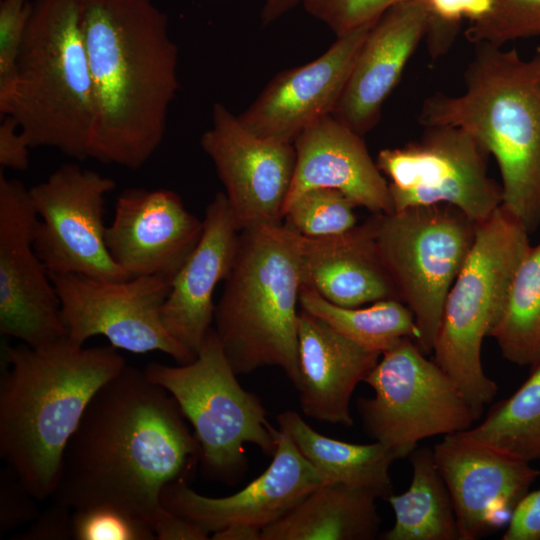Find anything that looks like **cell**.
Returning a JSON list of instances; mask_svg holds the SVG:
<instances>
[{
  "label": "cell",
  "mask_w": 540,
  "mask_h": 540,
  "mask_svg": "<svg viewBox=\"0 0 540 540\" xmlns=\"http://www.w3.org/2000/svg\"><path fill=\"white\" fill-rule=\"evenodd\" d=\"M199 456L173 397L126 365L93 396L63 452L55 503L118 509L153 529L161 493Z\"/></svg>",
  "instance_id": "cell-1"
},
{
  "label": "cell",
  "mask_w": 540,
  "mask_h": 540,
  "mask_svg": "<svg viewBox=\"0 0 540 540\" xmlns=\"http://www.w3.org/2000/svg\"><path fill=\"white\" fill-rule=\"evenodd\" d=\"M96 102L91 158L141 168L164 139L178 49L152 0H81Z\"/></svg>",
  "instance_id": "cell-2"
},
{
  "label": "cell",
  "mask_w": 540,
  "mask_h": 540,
  "mask_svg": "<svg viewBox=\"0 0 540 540\" xmlns=\"http://www.w3.org/2000/svg\"><path fill=\"white\" fill-rule=\"evenodd\" d=\"M0 456L39 500L51 498L65 447L96 392L127 365L117 348L67 337L1 352Z\"/></svg>",
  "instance_id": "cell-3"
},
{
  "label": "cell",
  "mask_w": 540,
  "mask_h": 540,
  "mask_svg": "<svg viewBox=\"0 0 540 540\" xmlns=\"http://www.w3.org/2000/svg\"><path fill=\"white\" fill-rule=\"evenodd\" d=\"M460 95L435 93L421 125H450L472 135L496 159L502 206L534 232L540 225V51L524 59L515 48L477 44Z\"/></svg>",
  "instance_id": "cell-4"
},
{
  "label": "cell",
  "mask_w": 540,
  "mask_h": 540,
  "mask_svg": "<svg viewBox=\"0 0 540 540\" xmlns=\"http://www.w3.org/2000/svg\"><path fill=\"white\" fill-rule=\"evenodd\" d=\"M214 311L215 332L237 375L280 367L298 381L299 233L285 222L240 230Z\"/></svg>",
  "instance_id": "cell-5"
},
{
  "label": "cell",
  "mask_w": 540,
  "mask_h": 540,
  "mask_svg": "<svg viewBox=\"0 0 540 540\" xmlns=\"http://www.w3.org/2000/svg\"><path fill=\"white\" fill-rule=\"evenodd\" d=\"M13 118L28 144L91 158L96 102L81 0H36L20 51Z\"/></svg>",
  "instance_id": "cell-6"
},
{
  "label": "cell",
  "mask_w": 540,
  "mask_h": 540,
  "mask_svg": "<svg viewBox=\"0 0 540 540\" xmlns=\"http://www.w3.org/2000/svg\"><path fill=\"white\" fill-rule=\"evenodd\" d=\"M525 225L500 205L477 224L473 246L445 300L433 360L456 383L479 419L498 391L481 349L498 322L515 272L531 247Z\"/></svg>",
  "instance_id": "cell-7"
},
{
  "label": "cell",
  "mask_w": 540,
  "mask_h": 540,
  "mask_svg": "<svg viewBox=\"0 0 540 540\" xmlns=\"http://www.w3.org/2000/svg\"><path fill=\"white\" fill-rule=\"evenodd\" d=\"M144 373L173 397L190 422L210 478L228 482L242 472L247 443L266 455L275 453L279 429L268 423L261 400L239 384L214 328L193 361L177 366L151 362Z\"/></svg>",
  "instance_id": "cell-8"
},
{
  "label": "cell",
  "mask_w": 540,
  "mask_h": 540,
  "mask_svg": "<svg viewBox=\"0 0 540 540\" xmlns=\"http://www.w3.org/2000/svg\"><path fill=\"white\" fill-rule=\"evenodd\" d=\"M375 243L397 298L412 312L416 344L429 355L448 292L475 240L477 224L449 204L373 213Z\"/></svg>",
  "instance_id": "cell-9"
},
{
  "label": "cell",
  "mask_w": 540,
  "mask_h": 540,
  "mask_svg": "<svg viewBox=\"0 0 540 540\" xmlns=\"http://www.w3.org/2000/svg\"><path fill=\"white\" fill-rule=\"evenodd\" d=\"M381 356L364 379L374 395L359 398L356 406L365 433L397 459L423 439L465 431L478 420L456 383L413 339H402Z\"/></svg>",
  "instance_id": "cell-10"
},
{
  "label": "cell",
  "mask_w": 540,
  "mask_h": 540,
  "mask_svg": "<svg viewBox=\"0 0 540 540\" xmlns=\"http://www.w3.org/2000/svg\"><path fill=\"white\" fill-rule=\"evenodd\" d=\"M488 153L462 128L427 126L416 141L382 149L376 159L389 181L393 211L449 204L479 223L501 204V185L489 177Z\"/></svg>",
  "instance_id": "cell-11"
},
{
  "label": "cell",
  "mask_w": 540,
  "mask_h": 540,
  "mask_svg": "<svg viewBox=\"0 0 540 540\" xmlns=\"http://www.w3.org/2000/svg\"><path fill=\"white\" fill-rule=\"evenodd\" d=\"M50 277L67 338L73 343L84 345L101 335L117 349L136 354L160 351L177 364L196 358L167 332L161 320L171 279L157 275L119 281L78 274Z\"/></svg>",
  "instance_id": "cell-12"
},
{
  "label": "cell",
  "mask_w": 540,
  "mask_h": 540,
  "mask_svg": "<svg viewBox=\"0 0 540 540\" xmlns=\"http://www.w3.org/2000/svg\"><path fill=\"white\" fill-rule=\"evenodd\" d=\"M115 181L76 163L57 168L29 189L38 215L34 250L50 275L126 280L106 245L105 198Z\"/></svg>",
  "instance_id": "cell-13"
},
{
  "label": "cell",
  "mask_w": 540,
  "mask_h": 540,
  "mask_svg": "<svg viewBox=\"0 0 540 540\" xmlns=\"http://www.w3.org/2000/svg\"><path fill=\"white\" fill-rule=\"evenodd\" d=\"M38 215L29 189L0 172V332L31 347L67 337L50 274L33 242Z\"/></svg>",
  "instance_id": "cell-14"
},
{
  "label": "cell",
  "mask_w": 540,
  "mask_h": 540,
  "mask_svg": "<svg viewBox=\"0 0 540 540\" xmlns=\"http://www.w3.org/2000/svg\"><path fill=\"white\" fill-rule=\"evenodd\" d=\"M200 145L215 166L239 230L282 223L295 169L294 144L255 135L215 103Z\"/></svg>",
  "instance_id": "cell-15"
},
{
  "label": "cell",
  "mask_w": 540,
  "mask_h": 540,
  "mask_svg": "<svg viewBox=\"0 0 540 540\" xmlns=\"http://www.w3.org/2000/svg\"><path fill=\"white\" fill-rule=\"evenodd\" d=\"M454 505L460 540H476L509 523L539 477L530 462L458 433L432 448Z\"/></svg>",
  "instance_id": "cell-16"
},
{
  "label": "cell",
  "mask_w": 540,
  "mask_h": 540,
  "mask_svg": "<svg viewBox=\"0 0 540 540\" xmlns=\"http://www.w3.org/2000/svg\"><path fill=\"white\" fill-rule=\"evenodd\" d=\"M324 483L322 475L279 430L270 465L240 491L225 497H209L194 491L180 478L163 488L161 503L210 535L234 524L263 530Z\"/></svg>",
  "instance_id": "cell-17"
},
{
  "label": "cell",
  "mask_w": 540,
  "mask_h": 540,
  "mask_svg": "<svg viewBox=\"0 0 540 540\" xmlns=\"http://www.w3.org/2000/svg\"><path fill=\"white\" fill-rule=\"evenodd\" d=\"M374 22L336 37L316 59L275 75L237 115L241 123L259 137L293 144L303 131L331 115Z\"/></svg>",
  "instance_id": "cell-18"
},
{
  "label": "cell",
  "mask_w": 540,
  "mask_h": 540,
  "mask_svg": "<svg viewBox=\"0 0 540 540\" xmlns=\"http://www.w3.org/2000/svg\"><path fill=\"white\" fill-rule=\"evenodd\" d=\"M202 230L203 222L176 192L129 188L117 197L105 240L113 260L130 278L157 275L173 280Z\"/></svg>",
  "instance_id": "cell-19"
},
{
  "label": "cell",
  "mask_w": 540,
  "mask_h": 540,
  "mask_svg": "<svg viewBox=\"0 0 540 540\" xmlns=\"http://www.w3.org/2000/svg\"><path fill=\"white\" fill-rule=\"evenodd\" d=\"M428 23L424 0H402L387 9L371 26L331 115L361 136L373 129Z\"/></svg>",
  "instance_id": "cell-20"
},
{
  "label": "cell",
  "mask_w": 540,
  "mask_h": 540,
  "mask_svg": "<svg viewBox=\"0 0 540 540\" xmlns=\"http://www.w3.org/2000/svg\"><path fill=\"white\" fill-rule=\"evenodd\" d=\"M202 222L201 237L173 278L161 308L167 332L195 355L211 328L213 294L230 272L240 232L224 192L207 205Z\"/></svg>",
  "instance_id": "cell-21"
},
{
  "label": "cell",
  "mask_w": 540,
  "mask_h": 540,
  "mask_svg": "<svg viewBox=\"0 0 540 540\" xmlns=\"http://www.w3.org/2000/svg\"><path fill=\"white\" fill-rule=\"evenodd\" d=\"M296 162L284 211L302 193L315 188L342 192L372 213L393 212L388 181L359 135L325 116L294 141Z\"/></svg>",
  "instance_id": "cell-22"
},
{
  "label": "cell",
  "mask_w": 540,
  "mask_h": 540,
  "mask_svg": "<svg viewBox=\"0 0 540 540\" xmlns=\"http://www.w3.org/2000/svg\"><path fill=\"white\" fill-rule=\"evenodd\" d=\"M298 381L302 412L309 418L352 426L350 402L356 386L381 353L344 337L320 318L299 311Z\"/></svg>",
  "instance_id": "cell-23"
},
{
  "label": "cell",
  "mask_w": 540,
  "mask_h": 540,
  "mask_svg": "<svg viewBox=\"0 0 540 540\" xmlns=\"http://www.w3.org/2000/svg\"><path fill=\"white\" fill-rule=\"evenodd\" d=\"M301 287L343 307L398 299L375 243L374 215L326 237L299 234Z\"/></svg>",
  "instance_id": "cell-24"
},
{
  "label": "cell",
  "mask_w": 540,
  "mask_h": 540,
  "mask_svg": "<svg viewBox=\"0 0 540 540\" xmlns=\"http://www.w3.org/2000/svg\"><path fill=\"white\" fill-rule=\"evenodd\" d=\"M378 498L370 491L324 483L287 515L262 530V540H372L378 536Z\"/></svg>",
  "instance_id": "cell-25"
},
{
  "label": "cell",
  "mask_w": 540,
  "mask_h": 540,
  "mask_svg": "<svg viewBox=\"0 0 540 540\" xmlns=\"http://www.w3.org/2000/svg\"><path fill=\"white\" fill-rule=\"evenodd\" d=\"M276 420L279 430L326 483L364 489L384 500L393 494L390 467L397 457L385 445L376 441L354 444L324 436L295 411L282 412Z\"/></svg>",
  "instance_id": "cell-26"
},
{
  "label": "cell",
  "mask_w": 540,
  "mask_h": 540,
  "mask_svg": "<svg viewBox=\"0 0 540 540\" xmlns=\"http://www.w3.org/2000/svg\"><path fill=\"white\" fill-rule=\"evenodd\" d=\"M412 479L402 494L389 502L395 515L385 540H460L456 513L447 485L436 465L433 449L416 448L410 455Z\"/></svg>",
  "instance_id": "cell-27"
},
{
  "label": "cell",
  "mask_w": 540,
  "mask_h": 540,
  "mask_svg": "<svg viewBox=\"0 0 540 540\" xmlns=\"http://www.w3.org/2000/svg\"><path fill=\"white\" fill-rule=\"evenodd\" d=\"M299 305L349 340L381 354L404 338L417 342L420 336L412 312L398 299L376 301L363 308L343 307L301 287Z\"/></svg>",
  "instance_id": "cell-28"
},
{
  "label": "cell",
  "mask_w": 540,
  "mask_h": 540,
  "mask_svg": "<svg viewBox=\"0 0 540 540\" xmlns=\"http://www.w3.org/2000/svg\"><path fill=\"white\" fill-rule=\"evenodd\" d=\"M489 336L513 364L531 367L540 361V242L529 248L517 268Z\"/></svg>",
  "instance_id": "cell-29"
},
{
  "label": "cell",
  "mask_w": 540,
  "mask_h": 540,
  "mask_svg": "<svg viewBox=\"0 0 540 540\" xmlns=\"http://www.w3.org/2000/svg\"><path fill=\"white\" fill-rule=\"evenodd\" d=\"M458 434L511 456L540 460V361L507 399L497 403L478 425Z\"/></svg>",
  "instance_id": "cell-30"
},
{
  "label": "cell",
  "mask_w": 540,
  "mask_h": 540,
  "mask_svg": "<svg viewBox=\"0 0 540 540\" xmlns=\"http://www.w3.org/2000/svg\"><path fill=\"white\" fill-rule=\"evenodd\" d=\"M358 207L342 192L330 188L308 190L284 211V221L306 237H326L345 233L357 225Z\"/></svg>",
  "instance_id": "cell-31"
},
{
  "label": "cell",
  "mask_w": 540,
  "mask_h": 540,
  "mask_svg": "<svg viewBox=\"0 0 540 540\" xmlns=\"http://www.w3.org/2000/svg\"><path fill=\"white\" fill-rule=\"evenodd\" d=\"M464 35L472 44L498 47L540 36V0H493L486 14L470 21Z\"/></svg>",
  "instance_id": "cell-32"
},
{
  "label": "cell",
  "mask_w": 540,
  "mask_h": 540,
  "mask_svg": "<svg viewBox=\"0 0 540 540\" xmlns=\"http://www.w3.org/2000/svg\"><path fill=\"white\" fill-rule=\"evenodd\" d=\"M33 11L30 0L0 2V112L6 115L17 84L20 51Z\"/></svg>",
  "instance_id": "cell-33"
},
{
  "label": "cell",
  "mask_w": 540,
  "mask_h": 540,
  "mask_svg": "<svg viewBox=\"0 0 540 540\" xmlns=\"http://www.w3.org/2000/svg\"><path fill=\"white\" fill-rule=\"evenodd\" d=\"M76 540H154L153 529L112 507L94 506L73 510Z\"/></svg>",
  "instance_id": "cell-34"
},
{
  "label": "cell",
  "mask_w": 540,
  "mask_h": 540,
  "mask_svg": "<svg viewBox=\"0 0 540 540\" xmlns=\"http://www.w3.org/2000/svg\"><path fill=\"white\" fill-rule=\"evenodd\" d=\"M429 10L426 33L433 58L445 54L452 45L463 18L470 21L486 14L493 0H424Z\"/></svg>",
  "instance_id": "cell-35"
},
{
  "label": "cell",
  "mask_w": 540,
  "mask_h": 540,
  "mask_svg": "<svg viewBox=\"0 0 540 540\" xmlns=\"http://www.w3.org/2000/svg\"><path fill=\"white\" fill-rule=\"evenodd\" d=\"M402 0H301L305 11L339 37L376 21Z\"/></svg>",
  "instance_id": "cell-36"
},
{
  "label": "cell",
  "mask_w": 540,
  "mask_h": 540,
  "mask_svg": "<svg viewBox=\"0 0 540 540\" xmlns=\"http://www.w3.org/2000/svg\"><path fill=\"white\" fill-rule=\"evenodd\" d=\"M36 501L20 477L8 466L0 472V533H6L39 515Z\"/></svg>",
  "instance_id": "cell-37"
},
{
  "label": "cell",
  "mask_w": 540,
  "mask_h": 540,
  "mask_svg": "<svg viewBox=\"0 0 540 540\" xmlns=\"http://www.w3.org/2000/svg\"><path fill=\"white\" fill-rule=\"evenodd\" d=\"M21 540H66L73 537V510L53 502L39 513L28 529L16 537Z\"/></svg>",
  "instance_id": "cell-38"
},
{
  "label": "cell",
  "mask_w": 540,
  "mask_h": 540,
  "mask_svg": "<svg viewBox=\"0 0 540 540\" xmlns=\"http://www.w3.org/2000/svg\"><path fill=\"white\" fill-rule=\"evenodd\" d=\"M503 540H540V489L528 492L515 507Z\"/></svg>",
  "instance_id": "cell-39"
},
{
  "label": "cell",
  "mask_w": 540,
  "mask_h": 540,
  "mask_svg": "<svg viewBox=\"0 0 540 540\" xmlns=\"http://www.w3.org/2000/svg\"><path fill=\"white\" fill-rule=\"evenodd\" d=\"M28 144L16 121L4 116L0 124V167L24 171L29 166Z\"/></svg>",
  "instance_id": "cell-40"
},
{
  "label": "cell",
  "mask_w": 540,
  "mask_h": 540,
  "mask_svg": "<svg viewBox=\"0 0 540 540\" xmlns=\"http://www.w3.org/2000/svg\"><path fill=\"white\" fill-rule=\"evenodd\" d=\"M158 540H207L210 533L198 524L168 510L163 505L153 521Z\"/></svg>",
  "instance_id": "cell-41"
},
{
  "label": "cell",
  "mask_w": 540,
  "mask_h": 540,
  "mask_svg": "<svg viewBox=\"0 0 540 540\" xmlns=\"http://www.w3.org/2000/svg\"><path fill=\"white\" fill-rule=\"evenodd\" d=\"M301 4V0H264L260 20L268 26Z\"/></svg>",
  "instance_id": "cell-42"
},
{
  "label": "cell",
  "mask_w": 540,
  "mask_h": 540,
  "mask_svg": "<svg viewBox=\"0 0 540 540\" xmlns=\"http://www.w3.org/2000/svg\"><path fill=\"white\" fill-rule=\"evenodd\" d=\"M214 540H262V530L244 524L227 526L211 534Z\"/></svg>",
  "instance_id": "cell-43"
}]
</instances>
